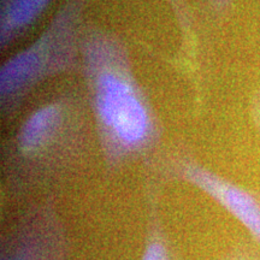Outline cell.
<instances>
[{
    "label": "cell",
    "mask_w": 260,
    "mask_h": 260,
    "mask_svg": "<svg viewBox=\"0 0 260 260\" xmlns=\"http://www.w3.org/2000/svg\"><path fill=\"white\" fill-rule=\"evenodd\" d=\"M80 75L106 176L151 164L160 154L164 129L121 35L87 22Z\"/></svg>",
    "instance_id": "cell-1"
},
{
    "label": "cell",
    "mask_w": 260,
    "mask_h": 260,
    "mask_svg": "<svg viewBox=\"0 0 260 260\" xmlns=\"http://www.w3.org/2000/svg\"><path fill=\"white\" fill-rule=\"evenodd\" d=\"M159 183L180 182L210 198L260 246V194L218 174L183 151L159 154L144 168Z\"/></svg>",
    "instance_id": "cell-4"
},
{
    "label": "cell",
    "mask_w": 260,
    "mask_h": 260,
    "mask_svg": "<svg viewBox=\"0 0 260 260\" xmlns=\"http://www.w3.org/2000/svg\"><path fill=\"white\" fill-rule=\"evenodd\" d=\"M0 260H73L70 235L58 197L21 205L3 230Z\"/></svg>",
    "instance_id": "cell-5"
},
{
    "label": "cell",
    "mask_w": 260,
    "mask_h": 260,
    "mask_svg": "<svg viewBox=\"0 0 260 260\" xmlns=\"http://www.w3.org/2000/svg\"><path fill=\"white\" fill-rule=\"evenodd\" d=\"M53 0H0V52L4 53L40 21Z\"/></svg>",
    "instance_id": "cell-7"
},
{
    "label": "cell",
    "mask_w": 260,
    "mask_h": 260,
    "mask_svg": "<svg viewBox=\"0 0 260 260\" xmlns=\"http://www.w3.org/2000/svg\"><path fill=\"white\" fill-rule=\"evenodd\" d=\"M160 187L154 178L146 176V225L141 260H187L168 233L160 210Z\"/></svg>",
    "instance_id": "cell-6"
},
{
    "label": "cell",
    "mask_w": 260,
    "mask_h": 260,
    "mask_svg": "<svg viewBox=\"0 0 260 260\" xmlns=\"http://www.w3.org/2000/svg\"><path fill=\"white\" fill-rule=\"evenodd\" d=\"M172 8L175 9V11L178 14V21L182 24V27L184 25H189V15H188V10L186 8V3L184 0H169Z\"/></svg>",
    "instance_id": "cell-9"
},
{
    "label": "cell",
    "mask_w": 260,
    "mask_h": 260,
    "mask_svg": "<svg viewBox=\"0 0 260 260\" xmlns=\"http://www.w3.org/2000/svg\"><path fill=\"white\" fill-rule=\"evenodd\" d=\"M251 111L253 122H254L255 128L260 134V90H258V92L254 94V96H253Z\"/></svg>",
    "instance_id": "cell-10"
},
{
    "label": "cell",
    "mask_w": 260,
    "mask_h": 260,
    "mask_svg": "<svg viewBox=\"0 0 260 260\" xmlns=\"http://www.w3.org/2000/svg\"><path fill=\"white\" fill-rule=\"evenodd\" d=\"M222 260H260V246L251 237H240L228 248Z\"/></svg>",
    "instance_id": "cell-8"
},
{
    "label": "cell",
    "mask_w": 260,
    "mask_h": 260,
    "mask_svg": "<svg viewBox=\"0 0 260 260\" xmlns=\"http://www.w3.org/2000/svg\"><path fill=\"white\" fill-rule=\"evenodd\" d=\"M211 9L214 12L219 14V12H224L226 10L228 6L230 5L232 0H209Z\"/></svg>",
    "instance_id": "cell-11"
},
{
    "label": "cell",
    "mask_w": 260,
    "mask_h": 260,
    "mask_svg": "<svg viewBox=\"0 0 260 260\" xmlns=\"http://www.w3.org/2000/svg\"><path fill=\"white\" fill-rule=\"evenodd\" d=\"M88 0H64L30 44L0 67V116L15 122L29 98L47 81L80 74L81 40Z\"/></svg>",
    "instance_id": "cell-3"
},
{
    "label": "cell",
    "mask_w": 260,
    "mask_h": 260,
    "mask_svg": "<svg viewBox=\"0 0 260 260\" xmlns=\"http://www.w3.org/2000/svg\"><path fill=\"white\" fill-rule=\"evenodd\" d=\"M19 117L0 147L3 197L21 205L58 197L89 153L93 126L83 89L63 87Z\"/></svg>",
    "instance_id": "cell-2"
}]
</instances>
